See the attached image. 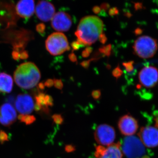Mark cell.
Wrapping results in <instances>:
<instances>
[{
	"label": "cell",
	"instance_id": "obj_1",
	"mask_svg": "<svg viewBox=\"0 0 158 158\" xmlns=\"http://www.w3.org/2000/svg\"><path fill=\"white\" fill-rule=\"evenodd\" d=\"M103 27L100 19L89 15L82 19L75 34L84 45L90 46L97 40L102 34Z\"/></svg>",
	"mask_w": 158,
	"mask_h": 158
},
{
	"label": "cell",
	"instance_id": "obj_2",
	"mask_svg": "<svg viewBox=\"0 0 158 158\" xmlns=\"http://www.w3.org/2000/svg\"><path fill=\"white\" fill-rule=\"evenodd\" d=\"M14 80L20 88L30 89L38 84L40 79V73L36 65L27 62L20 65L14 72Z\"/></svg>",
	"mask_w": 158,
	"mask_h": 158
},
{
	"label": "cell",
	"instance_id": "obj_3",
	"mask_svg": "<svg viewBox=\"0 0 158 158\" xmlns=\"http://www.w3.org/2000/svg\"><path fill=\"white\" fill-rule=\"evenodd\" d=\"M122 144V151L127 158H149L139 138L133 136L126 137Z\"/></svg>",
	"mask_w": 158,
	"mask_h": 158
},
{
	"label": "cell",
	"instance_id": "obj_4",
	"mask_svg": "<svg viewBox=\"0 0 158 158\" xmlns=\"http://www.w3.org/2000/svg\"><path fill=\"white\" fill-rule=\"evenodd\" d=\"M157 42L156 40L148 36L138 37L133 46L135 53L143 59H148L154 56L157 50Z\"/></svg>",
	"mask_w": 158,
	"mask_h": 158
},
{
	"label": "cell",
	"instance_id": "obj_5",
	"mask_svg": "<svg viewBox=\"0 0 158 158\" xmlns=\"http://www.w3.org/2000/svg\"><path fill=\"white\" fill-rule=\"evenodd\" d=\"M45 45L48 51L54 56L61 55L70 49L67 37L61 33L51 34L46 40Z\"/></svg>",
	"mask_w": 158,
	"mask_h": 158
},
{
	"label": "cell",
	"instance_id": "obj_6",
	"mask_svg": "<svg viewBox=\"0 0 158 158\" xmlns=\"http://www.w3.org/2000/svg\"><path fill=\"white\" fill-rule=\"evenodd\" d=\"M94 138L96 142L101 146H109L113 144L116 138V132L111 126L101 124L95 130Z\"/></svg>",
	"mask_w": 158,
	"mask_h": 158
},
{
	"label": "cell",
	"instance_id": "obj_7",
	"mask_svg": "<svg viewBox=\"0 0 158 158\" xmlns=\"http://www.w3.org/2000/svg\"><path fill=\"white\" fill-rule=\"evenodd\" d=\"M138 137L145 147L152 148L158 145V129L152 126L141 128Z\"/></svg>",
	"mask_w": 158,
	"mask_h": 158
},
{
	"label": "cell",
	"instance_id": "obj_8",
	"mask_svg": "<svg viewBox=\"0 0 158 158\" xmlns=\"http://www.w3.org/2000/svg\"><path fill=\"white\" fill-rule=\"evenodd\" d=\"M139 80L141 85L146 88H152L158 81V70L153 66H146L139 73Z\"/></svg>",
	"mask_w": 158,
	"mask_h": 158
},
{
	"label": "cell",
	"instance_id": "obj_9",
	"mask_svg": "<svg viewBox=\"0 0 158 158\" xmlns=\"http://www.w3.org/2000/svg\"><path fill=\"white\" fill-rule=\"evenodd\" d=\"M118 127L120 132L127 137L133 136L138 131V121L130 115H126L120 118L118 122Z\"/></svg>",
	"mask_w": 158,
	"mask_h": 158
},
{
	"label": "cell",
	"instance_id": "obj_10",
	"mask_svg": "<svg viewBox=\"0 0 158 158\" xmlns=\"http://www.w3.org/2000/svg\"><path fill=\"white\" fill-rule=\"evenodd\" d=\"M95 156L97 158H123L121 144L118 142L106 148L99 145L96 148Z\"/></svg>",
	"mask_w": 158,
	"mask_h": 158
},
{
	"label": "cell",
	"instance_id": "obj_11",
	"mask_svg": "<svg viewBox=\"0 0 158 158\" xmlns=\"http://www.w3.org/2000/svg\"><path fill=\"white\" fill-rule=\"evenodd\" d=\"M15 107L20 115H28L33 112L35 108V104L31 95L20 94L16 98Z\"/></svg>",
	"mask_w": 158,
	"mask_h": 158
},
{
	"label": "cell",
	"instance_id": "obj_12",
	"mask_svg": "<svg viewBox=\"0 0 158 158\" xmlns=\"http://www.w3.org/2000/svg\"><path fill=\"white\" fill-rule=\"evenodd\" d=\"M51 24L53 28L56 31L65 32L70 29L72 22L69 15L63 11H59L54 15Z\"/></svg>",
	"mask_w": 158,
	"mask_h": 158
},
{
	"label": "cell",
	"instance_id": "obj_13",
	"mask_svg": "<svg viewBox=\"0 0 158 158\" xmlns=\"http://www.w3.org/2000/svg\"><path fill=\"white\" fill-rule=\"evenodd\" d=\"M55 8L52 3L47 1H40L36 8V14L40 20L48 22L55 15Z\"/></svg>",
	"mask_w": 158,
	"mask_h": 158
},
{
	"label": "cell",
	"instance_id": "obj_14",
	"mask_svg": "<svg viewBox=\"0 0 158 158\" xmlns=\"http://www.w3.org/2000/svg\"><path fill=\"white\" fill-rule=\"evenodd\" d=\"M17 113L14 107L8 103L0 106V123L9 127L16 121Z\"/></svg>",
	"mask_w": 158,
	"mask_h": 158
},
{
	"label": "cell",
	"instance_id": "obj_15",
	"mask_svg": "<svg viewBox=\"0 0 158 158\" xmlns=\"http://www.w3.org/2000/svg\"><path fill=\"white\" fill-rule=\"evenodd\" d=\"M34 2L33 0H23L18 2L16 11L21 17L29 18L34 14Z\"/></svg>",
	"mask_w": 158,
	"mask_h": 158
},
{
	"label": "cell",
	"instance_id": "obj_16",
	"mask_svg": "<svg viewBox=\"0 0 158 158\" xmlns=\"http://www.w3.org/2000/svg\"><path fill=\"white\" fill-rule=\"evenodd\" d=\"M13 86V79L11 76L4 73H0V91L10 93L12 90Z\"/></svg>",
	"mask_w": 158,
	"mask_h": 158
},
{
	"label": "cell",
	"instance_id": "obj_17",
	"mask_svg": "<svg viewBox=\"0 0 158 158\" xmlns=\"http://www.w3.org/2000/svg\"><path fill=\"white\" fill-rule=\"evenodd\" d=\"M36 104L35 109L36 110H40L41 109H47L48 106H52L53 104L52 98L48 95H46L43 93H40L36 97Z\"/></svg>",
	"mask_w": 158,
	"mask_h": 158
},
{
	"label": "cell",
	"instance_id": "obj_18",
	"mask_svg": "<svg viewBox=\"0 0 158 158\" xmlns=\"http://www.w3.org/2000/svg\"><path fill=\"white\" fill-rule=\"evenodd\" d=\"M18 118L22 122L26 123V124L29 125L34 122L35 120V117L31 115H19Z\"/></svg>",
	"mask_w": 158,
	"mask_h": 158
},
{
	"label": "cell",
	"instance_id": "obj_19",
	"mask_svg": "<svg viewBox=\"0 0 158 158\" xmlns=\"http://www.w3.org/2000/svg\"><path fill=\"white\" fill-rule=\"evenodd\" d=\"M99 51L102 53L104 54L106 56H110L111 54V51H112V46L111 44L104 46L100 48Z\"/></svg>",
	"mask_w": 158,
	"mask_h": 158
},
{
	"label": "cell",
	"instance_id": "obj_20",
	"mask_svg": "<svg viewBox=\"0 0 158 158\" xmlns=\"http://www.w3.org/2000/svg\"><path fill=\"white\" fill-rule=\"evenodd\" d=\"M71 45L74 51L78 50L82 46H84V44L78 39L77 41H74L72 43Z\"/></svg>",
	"mask_w": 158,
	"mask_h": 158
},
{
	"label": "cell",
	"instance_id": "obj_21",
	"mask_svg": "<svg viewBox=\"0 0 158 158\" xmlns=\"http://www.w3.org/2000/svg\"><path fill=\"white\" fill-rule=\"evenodd\" d=\"M112 74L113 77H115L116 79H118L123 74V71L120 69V67L118 66L113 70Z\"/></svg>",
	"mask_w": 158,
	"mask_h": 158
},
{
	"label": "cell",
	"instance_id": "obj_22",
	"mask_svg": "<svg viewBox=\"0 0 158 158\" xmlns=\"http://www.w3.org/2000/svg\"><path fill=\"white\" fill-rule=\"evenodd\" d=\"M54 81V85L55 87L57 89L61 90L63 88V84L62 83V80L59 79H55Z\"/></svg>",
	"mask_w": 158,
	"mask_h": 158
},
{
	"label": "cell",
	"instance_id": "obj_23",
	"mask_svg": "<svg viewBox=\"0 0 158 158\" xmlns=\"http://www.w3.org/2000/svg\"><path fill=\"white\" fill-rule=\"evenodd\" d=\"M133 62H129L123 63V66L125 67L126 69L128 72L132 71L134 69V67L133 65Z\"/></svg>",
	"mask_w": 158,
	"mask_h": 158
},
{
	"label": "cell",
	"instance_id": "obj_24",
	"mask_svg": "<svg viewBox=\"0 0 158 158\" xmlns=\"http://www.w3.org/2000/svg\"><path fill=\"white\" fill-rule=\"evenodd\" d=\"M46 27L45 25L43 23H40L37 26L36 29L38 33L40 34H43L45 32Z\"/></svg>",
	"mask_w": 158,
	"mask_h": 158
},
{
	"label": "cell",
	"instance_id": "obj_25",
	"mask_svg": "<svg viewBox=\"0 0 158 158\" xmlns=\"http://www.w3.org/2000/svg\"><path fill=\"white\" fill-rule=\"evenodd\" d=\"M8 136L7 134L3 131H0V142H4V141H7Z\"/></svg>",
	"mask_w": 158,
	"mask_h": 158
},
{
	"label": "cell",
	"instance_id": "obj_26",
	"mask_svg": "<svg viewBox=\"0 0 158 158\" xmlns=\"http://www.w3.org/2000/svg\"><path fill=\"white\" fill-rule=\"evenodd\" d=\"M95 59H90V60H87V61H84L81 63V65L82 67L85 69H88L90 65V62L92 60H94Z\"/></svg>",
	"mask_w": 158,
	"mask_h": 158
},
{
	"label": "cell",
	"instance_id": "obj_27",
	"mask_svg": "<svg viewBox=\"0 0 158 158\" xmlns=\"http://www.w3.org/2000/svg\"><path fill=\"white\" fill-rule=\"evenodd\" d=\"M98 38L100 42L102 44H104L106 42L107 40V38L106 36V35L104 34H103V33L100 34Z\"/></svg>",
	"mask_w": 158,
	"mask_h": 158
},
{
	"label": "cell",
	"instance_id": "obj_28",
	"mask_svg": "<svg viewBox=\"0 0 158 158\" xmlns=\"http://www.w3.org/2000/svg\"><path fill=\"white\" fill-rule=\"evenodd\" d=\"M118 10L116 7L111 8V9H110V10H109V15H111V16H114V15L118 14Z\"/></svg>",
	"mask_w": 158,
	"mask_h": 158
},
{
	"label": "cell",
	"instance_id": "obj_29",
	"mask_svg": "<svg viewBox=\"0 0 158 158\" xmlns=\"http://www.w3.org/2000/svg\"><path fill=\"white\" fill-rule=\"evenodd\" d=\"M101 95V91L100 90H94L92 93V96L94 99H98L99 98Z\"/></svg>",
	"mask_w": 158,
	"mask_h": 158
},
{
	"label": "cell",
	"instance_id": "obj_30",
	"mask_svg": "<svg viewBox=\"0 0 158 158\" xmlns=\"http://www.w3.org/2000/svg\"><path fill=\"white\" fill-rule=\"evenodd\" d=\"M69 58L72 62H77V61L76 56L75 54L73 52H72L69 55Z\"/></svg>",
	"mask_w": 158,
	"mask_h": 158
},
{
	"label": "cell",
	"instance_id": "obj_31",
	"mask_svg": "<svg viewBox=\"0 0 158 158\" xmlns=\"http://www.w3.org/2000/svg\"><path fill=\"white\" fill-rule=\"evenodd\" d=\"M110 8V5L106 3H102L100 6L101 9H102V10L103 11H107Z\"/></svg>",
	"mask_w": 158,
	"mask_h": 158
},
{
	"label": "cell",
	"instance_id": "obj_32",
	"mask_svg": "<svg viewBox=\"0 0 158 158\" xmlns=\"http://www.w3.org/2000/svg\"><path fill=\"white\" fill-rule=\"evenodd\" d=\"M54 85V81L52 79H48L45 83V85L48 88L52 87Z\"/></svg>",
	"mask_w": 158,
	"mask_h": 158
},
{
	"label": "cell",
	"instance_id": "obj_33",
	"mask_svg": "<svg viewBox=\"0 0 158 158\" xmlns=\"http://www.w3.org/2000/svg\"><path fill=\"white\" fill-rule=\"evenodd\" d=\"M92 11H93L94 13H95V14H98L99 13H100L101 10L100 7H99V6H95L93 7Z\"/></svg>",
	"mask_w": 158,
	"mask_h": 158
},
{
	"label": "cell",
	"instance_id": "obj_34",
	"mask_svg": "<svg viewBox=\"0 0 158 158\" xmlns=\"http://www.w3.org/2000/svg\"><path fill=\"white\" fill-rule=\"evenodd\" d=\"M82 56L84 58H87V57H89L90 56V54L87 52L86 50L83 51L82 52Z\"/></svg>",
	"mask_w": 158,
	"mask_h": 158
},
{
	"label": "cell",
	"instance_id": "obj_35",
	"mask_svg": "<svg viewBox=\"0 0 158 158\" xmlns=\"http://www.w3.org/2000/svg\"><path fill=\"white\" fill-rule=\"evenodd\" d=\"M85 50L87 51V52H88L89 54H90L92 52L93 49H92V48L90 47H87V48L85 49Z\"/></svg>",
	"mask_w": 158,
	"mask_h": 158
},
{
	"label": "cell",
	"instance_id": "obj_36",
	"mask_svg": "<svg viewBox=\"0 0 158 158\" xmlns=\"http://www.w3.org/2000/svg\"><path fill=\"white\" fill-rule=\"evenodd\" d=\"M155 122L156 126L157 128L158 129V115L156 118Z\"/></svg>",
	"mask_w": 158,
	"mask_h": 158
},
{
	"label": "cell",
	"instance_id": "obj_37",
	"mask_svg": "<svg viewBox=\"0 0 158 158\" xmlns=\"http://www.w3.org/2000/svg\"><path fill=\"white\" fill-rule=\"evenodd\" d=\"M157 3H158V2H157Z\"/></svg>",
	"mask_w": 158,
	"mask_h": 158
}]
</instances>
